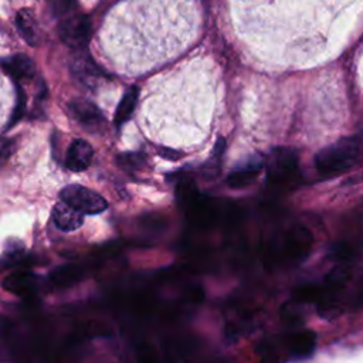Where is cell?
I'll return each instance as SVG.
<instances>
[{
	"label": "cell",
	"mask_w": 363,
	"mask_h": 363,
	"mask_svg": "<svg viewBox=\"0 0 363 363\" xmlns=\"http://www.w3.org/2000/svg\"><path fill=\"white\" fill-rule=\"evenodd\" d=\"M362 152L360 135L342 138L323 147L315 156V167L323 174H337L350 169Z\"/></svg>",
	"instance_id": "6da1fadb"
},
{
	"label": "cell",
	"mask_w": 363,
	"mask_h": 363,
	"mask_svg": "<svg viewBox=\"0 0 363 363\" xmlns=\"http://www.w3.org/2000/svg\"><path fill=\"white\" fill-rule=\"evenodd\" d=\"M60 199L86 216L102 213L108 207L106 200L101 194L79 184L65 186L60 193Z\"/></svg>",
	"instance_id": "7a4b0ae2"
},
{
	"label": "cell",
	"mask_w": 363,
	"mask_h": 363,
	"mask_svg": "<svg viewBox=\"0 0 363 363\" xmlns=\"http://www.w3.org/2000/svg\"><path fill=\"white\" fill-rule=\"evenodd\" d=\"M58 34L65 45L72 50L81 51L88 45L91 40L92 23L89 17L84 14L72 16L61 21V24L58 26Z\"/></svg>",
	"instance_id": "3957f363"
},
{
	"label": "cell",
	"mask_w": 363,
	"mask_h": 363,
	"mask_svg": "<svg viewBox=\"0 0 363 363\" xmlns=\"http://www.w3.org/2000/svg\"><path fill=\"white\" fill-rule=\"evenodd\" d=\"M296 152L292 149L278 147L271 152L268 159V180L274 183H282L296 170Z\"/></svg>",
	"instance_id": "277c9868"
},
{
	"label": "cell",
	"mask_w": 363,
	"mask_h": 363,
	"mask_svg": "<svg viewBox=\"0 0 363 363\" xmlns=\"http://www.w3.org/2000/svg\"><path fill=\"white\" fill-rule=\"evenodd\" d=\"M262 169V159L259 156H252L245 160L238 167H234L227 176V184L231 189H242L252 183Z\"/></svg>",
	"instance_id": "5b68a950"
},
{
	"label": "cell",
	"mask_w": 363,
	"mask_h": 363,
	"mask_svg": "<svg viewBox=\"0 0 363 363\" xmlns=\"http://www.w3.org/2000/svg\"><path fill=\"white\" fill-rule=\"evenodd\" d=\"M68 109H69L71 115L82 126L94 129V128L101 126V123L104 122V116H102V112L99 111V108L86 99L71 101L68 104Z\"/></svg>",
	"instance_id": "8992f818"
},
{
	"label": "cell",
	"mask_w": 363,
	"mask_h": 363,
	"mask_svg": "<svg viewBox=\"0 0 363 363\" xmlns=\"http://www.w3.org/2000/svg\"><path fill=\"white\" fill-rule=\"evenodd\" d=\"M92 156H94L92 146L84 139H75L72 140V143L67 150L65 166L72 172H82L91 164Z\"/></svg>",
	"instance_id": "52a82bcc"
},
{
	"label": "cell",
	"mask_w": 363,
	"mask_h": 363,
	"mask_svg": "<svg viewBox=\"0 0 363 363\" xmlns=\"http://www.w3.org/2000/svg\"><path fill=\"white\" fill-rule=\"evenodd\" d=\"M84 216L85 214H82L81 211L71 207L62 200L52 208V221L55 227L65 233L78 230L84 223Z\"/></svg>",
	"instance_id": "ba28073f"
},
{
	"label": "cell",
	"mask_w": 363,
	"mask_h": 363,
	"mask_svg": "<svg viewBox=\"0 0 363 363\" xmlns=\"http://www.w3.org/2000/svg\"><path fill=\"white\" fill-rule=\"evenodd\" d=\"M1 65H3L4 72L16 81L30 79L35 74L34 62L26 54H14V55L6 57L1 62Z\"/></svg>",
	"instance_id": "9c48e42d"
},
{
	"label": "cell",
	"mask_w": 363,
	"mask_h": 363,
	"mask_svg": "<svg viewBox=\"0 0 363 363\" xmlns=\"http://www.w3.org/2000/svg\"><path fill=\"white\" fill-rule=\"evenodd\" d=\"M16 26L20 35L31 47H37L40 44V27H38L35 14L30 9H23L17 13Z\"/></svg>",
	"instance_id": "30bf717a"
},
{
	"label": "cell",
	"mask_w": 363,
	"mask_h": 363,
	"mask_svg": "<svg viewBox=\"0 0 363 363\" xmlns=\"http://www.w3.org/2000/svg\"><path fill=\"white\" fill-rule=\"evenodd\" d=\"M37 277L28 272H14L3 279V288L16 295L31 294L37 289Z\"/></svg>",
	"instance_id": "8fae6325"
},
{
	"label": "cell",
	"mask_w": 363,
	"mask_h": 363,
	"mask_svg": "<svg viewBox=\"0 0 363 363\" xmlns=\"http://www.w3.org/2000/svg\"><path fill=\"white\" fill-rule=\"evenodd\" d=\"M139 98V88L138 86H130L121 98L116 111H115V125L121 128L123 123H126L130 116L133 115V111L136 108Z\"/></svg>",
	"instance_id": "7c38bea8"
},
{
	"label": "cell",
	"mask_w": 363,
	"mask_h": 363,
	"mask_svg": "<svg viewBox=\"0 0 363 363\" xmlns=\"http://www.w3.org/2000/svg\"><path fill=\"white\" fill-rule=\"evenodd\" d=\"M315 347V335L312 332L295 333L289 340V349L295 356H306Z\"/></svg>",
	"instance_id": "4fadbf2b"
},
{
	"label": "cell",
	"mask_w": 363,
	"mask_h": 363,
	"mask_svg": "<svg viewBox=\"0 0 363 363\" xmlns=\"http://www.w3.org/2000/svg\"><path fill=\"white\" fill-rule=\"evenodd\" d=\"M72 71L78 77H94L101 72L96 64L88 55H78L72 62Z\"/></svg>",
	"instance_id": "5bb4252c"
},
{
	"label": "cell",
	"mask_w": 363,
	"mask_h": 363,
	"mask_svg": "<svg viewBox=\"0 0 363 363\" xmlns=\"http://www.w3.org/2000/svg\"><path fill=\"white\" fill-rule=\"evenodd\" d=\"M78 277H79V269L75 268V267L68 265V267H62V268L55 269L51 274V281L57 286H65V285L77 281Z\"/></svg>",
	"instance_id": "9a60e30c"
},
{
	"label": "cell",
	"mask_w": 363,
	"mask_h": 363,
	"mask_svg": "<svg viewBox=\"0 0 363 363\" xmlns=\"http://www.w3.org/2000/svg\"><path fill=\"white\" fill-rule=\"evenodd\" d=\"M77 7V0H48V10L54 17H62Z\"/></svg>",
	"instance_id": "2e32d148"
},
{
	"label": "cell",
	"mask_w": 363,
	"mask_h": 363,
	"mask_svg": "<svg viewBox=\"0 0 363 363\" xmlns=\"http://www.w3.org/2000/svg\"><path fill=\"white\" fill-rule=\"evenodd\" d=\"M330 255L337 261H349L354 257V248L347 242H337L330 248Z\"/></svg>",
	"instance_id": "e0dca14e"
},
{
	"label": "cell",
	"mask_w": 363,
	"mask_h": 363,
	"mask_svg": "<svg viewBox=\"0 0 363 363\" xmlns=\"http://www.w3.org/2000/svg\"><path fill=\"white\" fill-rule=\"evenodd\" d=\"M16 91H17V99H16V105H14V111L11 113V118H10L9 123H7V128L13 126L24 115V109H26V94H24V89H21L17 85Z\"/></svg>",
	"instance_id": "ac0fdd59"
},
{
	"label": "cell",
	"mask_w": 363,
	"mask_h": 363,
	"mask_svg": "<svg viewBox=\"0 0 363 363\" xmlns=\"http://www.w3.org/2000/svg\"><path fill=\"white\" fill-rule=\"evenodd\" d=\"M118 164L123 169H138L143 163V156L140 153H122L116 159Z\"/></svg>",
	"instance_id": "d6986e66"
},
{
	"label": "cell",
	"mask_w": 363,
	"mask_h": 363,
	"mask_svg": "<svg viewBox=\"0 0 363 363\" xmlns=\"http://www.w3.org/2000/svg\"><path fill=\"white\" fill-rule=\"evenodd\" d=\"M360 142H362V153H363V135H360Z\"/></svg>",
	"instance_id": "ffe728a7"
}]
</instances>
